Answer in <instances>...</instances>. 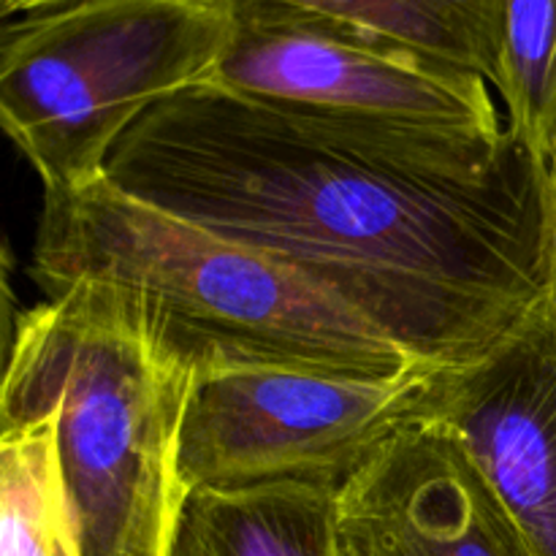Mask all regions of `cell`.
I'll list each match as a JSON object with an SVG mask.
<instances>
[{"mask_svg": "<svg viewBox=\"0 0 556 556\" xmlns=\"http://www.w3.org/2000/svg\"><path fill=\"white\" fill-rule=\"evenodd\" d=\"M548 168H552V188H554V217H556V141H554V152L548 157Z\"/></svg>", "mask_w": 556, "mask_h": 556, "instance_id": "obj_14", "label": "cell"}, {"mask_svg": "<svg viewBox=\"0 0 556 556\" xmlns=\"http://www.w3.org/2000/svg\"><path fill=\"white\" fill-rule=\"evenodd\" d=\"M494 90L508 128L548 163L556 141V0H505Z\"/></svg>", "mask_w": 556, "mask_h": 556, "instance_id": "obj_12", "label": "cell"}, {"mask_svg": "<svg viewBox=\"0 0 556 556\" xmlns=\"http://www.w3.org/2000/svg\"><path fill=\"white\" fill-rule=\"evenodd\" d=\"M190 383L106 288L76 282L20 315L0 429L54 416L81 556H168Z\"/></svg>", "mask_w": 556, "mask_h": 556, "instance_id": "obj_3", "label": "cell"}, {"mask_svg": "<svg viewBox=\"0 0 556 556\" xmlns=\"http://www.w3.org/2000/svg\"><path fill=\"white\" fill-rule=\"evenodd\" d=\"M432 369L342 378L304 369H223L193 378L177 476L199 486L309 483L340 494L416 416Z\"/></svg>", "mask_w": 556, "mask_h": 556, "instance_id": "obj_5", "label": "cell"}, {"mask_svg": "<svg viewBox=\"0 0 556 556\" xmlns=\"http://www.w3.org/2000/svg\"><path fill=\"white\" fill-rule=\"evenodd\" d=\"M60 3H68V0H0V9H3V20H11V16L52 9V5H60Z\"/></svg>", "mask_w": 556, "mask_h": 556, "instance_id": "obj_13", "label": "cell"}, {"mask_svg": "<svg viewBox=\"0 0 556 556\" xmlns=\"http://www.w3.org/2000/svg\"><path fill=\"white\" fill-rule=\"evenodd\" d=\"M206 85L364 123L500 136L508 119L476 71L369 27L271 0H233V30Z\"/></svg>", "mask_w": 556, "mask_h": 556, "instance_id": "obj_6", "label": "cell"}, {"mask_svg": "<svg viewBox=\"0 0 556 556\" xmlns=\"http://www.w3.org/2000/svg\"><path fill=\"white\" fill-rule=\"evenodd\" d=\"M413 418L465 451L532 556H556V277L481 356L432 369Z\"/></svg>", "mask_w": 556, "mask_h": 556, "instance_id": "obj_7", "label": "cell"}, {"mask_svg": "<svg viewBox=\"0 0 556 556\" xmlns=\"http://www.w3.org/2000/svg\"><path fill=\"white\" fill-rule=\"evenodd\" d=\"M30 275L43 296L76 282L112 291L190 378L223 369L396 378L424 367L291 266L134 199L109 177L43 190Z\"/></svg>", "mask_w": 556, "mask_h": 556, "instance_id": "obj_2", "label": "cell"}, {"mask_svg": "<svg viewBox=\"0 0 556 556\" xmlns=\"http://www.w3.org/2000/svg\"><path fill=\"white\" fill-rule=\"evenodd\" d=\"M106 177L291 266L429 369L481 356L556 277L552 168L510 128L440 134L199 85L136 119Z\"/></svg>", "mask_w": 556, "mask_h": 556, "instance_id": "obj_1", "label": "cell"}, {"mask_svg": "<svg viewBox=\"0 0 556 556\" xmlns=\"http://www.w3.org/2000/svg\"><path fill=\"white\" fill-rule=\"evenodd\" d=\"M231 30L233 0H68L11 16L0 123L43 190L90 185L136 119L210 81Z\"/></svg>", "mask_w": 556, "mask_h": 556, "instance_id": "obj_4", "label": "cell"}, {"mask_svg": "<svg viewBox=\"0 0 556 556\" xmlns=\"http://www.w3.org/2000/svg\"><path fill=\"white\" fill-rule=\"evenodd\" d=\"M0 556H81L54 416L0 429Z\"/></svg>", "mask_w": 556, "mask_h": 556, "instance_id": "obj_10", "label": "cell"}, {"mask_svg": "<svg viewBox=\"0 0 556 556\" xmlns=\"http://www.w3.org/2000/svg\"><path fill=\"white\" fill-rule=\"evenodd\" d=\"M396 38L497 85L505 0H271Z\"/></svg>", "mask_w": 556, "mask_h": 556, "instance_id": "obj_11", "label": "cell"}, {"mask_svg": "<svg viewBox=\"0 0 556 556\" xmlns=\"http://www.w3.org/2000/svg\"><path fill=\"white\" fill-rule=\"evenodd\" d=\"M345 556H532L465 451L413 418L337 494Z\"/></svg>", "mask_w": 556, "mask_h": 556, "instance_id": "obj_8", "label": "cell"}, {"mask_svg": "<svg viewBox=\"0 0 556 556\" xmlns=\"http://www.w3.org/2000/svg\"><path fill=\"white\" fill-rule=\"evenodd\" d=\"M342 556H345V554H342Z\"/></svg>", "mask_w": 556, "mask_h": 556, "instance_id": "obj_15", "label": "cell"}, {"mask_svg": "<svg viewBox=\"0 0 556 556\" xmlns=\"http://www.w3.org/2000/svg\"><path fill=\"white\" fill-rule=\"evenodd\" d=\"M168 556H342L337 492L293 481L190 489Z\"/></svg>", "mask_w": 556, "mask_h": 556, "instance_id": "obj_9", "label": "cell"}]
</instances>
